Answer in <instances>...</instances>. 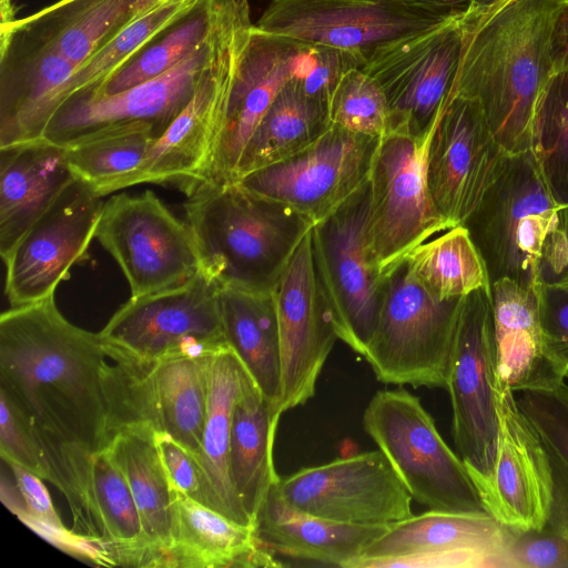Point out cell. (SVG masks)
Instances as JSON below:
<instances>
[{
    "label": "cell",
    "mask_w": 568,
    "mask_h": 568,
    "mask_svg": "<svg viewBox=\"0 0 568 568\" xmlns=\"http://www.w3.org/2000/svg\"><path fill=\"white\" fill-rule=\"evenodd\" d=\"M215 7L216 0H197L187 14L130 59L103 84L74 98L115 94L166 72L192 54L206 38Z\"/></svg>",
    "instance_id": "cell-38"
},
{
    "label": "cell",
    "mask_w": 568,
    "mask_h": 568,
    "mask_svg": "<svg viewBox=\"0 0 568 568\" xmlns=\"http://www.w3.org/2000/svg\"><path fill=\"white\" fill-rule=\"evenodd\" d=\"M331 124L328 103L308 95L294 74L248 140L237 166L236 182L307 148Z\"/></svg>",
    "instance_id": "cell-35"
},
{
    "label": "cell",
    "mask_w": 568,
    "mask_h": 568,
    "mask_svg": "<svg viewBox=\"0 0 568 568\" xmlns=\"http://www.w3.org/2000/svg\"><path fill=\"white\" fill-rule=\"evenodd\" d=\"M535 284L568 288V206L558 207L546 235Z\"/></svg>",
    "instance_id": "cell-48"
},
{
    "label": "cell",
    "mask_w": 568,
    "mask_h": 568,
    "mask_svg": "<svg viewBox=\"0 0 568 568\" xmlns=\"http://www.w3.org/2000/svg\"><path fill=\"white\" fill-rule=\"evenodd\" d=\"M101 197L74 179L26 232L3 260L11 307L53 296L70 270L89 258L104 205Z\"/></svg>",
    "instance_id": "cell-19"
},
{
    "label": "cell",
    "mask_w": 568,
    "mask_h": 568,
    "mask_svg": "<svg viewBox=\"0 0 568 568\" xmlns=\"http://www.w3.org/2000/svg\"><path fill=\"white\" fill-rule=\"evenodd\" d=\"M329 120L348 131L383 138L389 130V109L378 82L362 68L343 74L328 104Z\"/></svg>",
    "instance_id": "cell-41"
},
{
    "label": "cell",
    "mask_w": 568,
    "mask_h": 568,
    "mask_svg": "<svg viewBox=\"0 0 568 568\" xmlns=\"http://www.w3.org/2000/svg\"><path fill=\"white\" fill-rule=\"evenodd\" d=\"M201 271L221 287L273 290L313 222L239 182L201 184L186 196Z\"/></svg>",
    "instance_id": "cell-3"
},
{
    "label": "cell",
    "mask_w": 568,
    "mask_h": 568,
    "mask_svg": "<svg viewBox=\"0 0 568 568\" xmlns=\"http://www.w3.org/2000/svg\"><path fill=\"white\" fill-rule=\"evenodd\" d=\"M276 484L254 519L258 540L276 557L348 568L389 526L348 525L298 511L282 500Z\"/></svg>",
    "instance_id": "cell-28"
},
{
    "label": "cell",
    "mask_w": 568,
    "mask_h": 568,
    "mask_svg": "<svg viewBox=\"0 0 568 568\" xmlns=\"http://www.w3.org/2000/svg\"><path fill=\"white\" fill-rule=\"evenodd\" d=\"M474 0H272L255 26L308 45L361 53L434 28Z\"/></svg>",
    "instance_id": "cell-8"
},
{
    "label": "cell",
    "mask_w": 568,
    "mask_h": 568,
    "mask_svg": "<svg viewBox=\"0 0 568 568\" xmlns=\"http://www.w3.org/2000/svg\"><path fill=\"white\" fill-rule=\"evenodd\" d=\"M214 18L206 38L186 59L161 75L122 92L70 99L52 116L43 139L68 146L100 130L139 121L150 123L159 138L195 92L210 55Z\"/></svg>",
    "instance_id": "cell-23"
},
{
    "label": "cell",
    "mask_w": 568,
    "mask_h": 568,
    "mask_svg": "<svg viewBox=\"0 0 568 568\" xmlns=\"http://www.w3.org/2000/svg\"><path fill=\"white\" fill-rule=\"evenodd\" d=\"M507 568H568V540L549 529L518 530L506 551Z\"/></svg>",
    "instance_id": "cell-44"
},
{
    "label": "cell",
    "mask_w": 568,
    "mask_h": 568,
    "mask_svg": "<svg viewBox=\"0 0 568 568\" xmlns=\"http://www.w3.org/2000/svg\"><path fill=\"white\" fill-rule=\"evenodd\" d=\"M463 13L366 54L362 69L385 93L388 133L420 136L437 124L458 67Z\"/></svg>",
    "instance_id": "cell-15"
},
{
    "label": "cell",
    "mask_w": 568,
    "mask_h": 568,
    "mask_svg": "<svg viewBox=\"0 0 568 568\" xmlns=\"http://www.w3.org/2000/svg\"><path fill=\"white\" fill-rule=\"evenodd\" d=\"M490 294L499 383L514 393L559 387L566 366L547 341L534 286L501 278Z\"/></svg>",
    "instance_id": "cell-26"
},
{
    "label": "cell",
    "mask_w": 568,
    "mask_h": 568,
    "mask_svg": "<svg viewBox=\"0 0 568 568\" xmlns=\"http://www.w3.org/2000/svg\"><path fill=\"white\" fill-rule=\"evenodd\" d=\"M155 442L171 487L207 506L204 481L194 454L163 432H155Z\"/></svg>",
    "instance_id": "cell-47"
},
{
    "label": "cell",
    "mask_w": 568,
    "mask_h": 568,
    "mask_svg": "<svg viewBox=\"0 0 568 568\" xmlns=\"http://www.w3.org/2000/svg\"><path fill=\"white\" fill-rule=\"evenodd\" d=\"M74 179L65 148L43 138L0 149L2 260Z\"/></svg>",
    "instance_id": "cell-27"
},
{
    "label": "cell",
    "mask_w": 568,
    "mask_h": 568,
    "mask_svg": "<svg viewBox=\"0 0 568 568\" xmlns=\"http://www.w3.org/2000/svg\"><path fill=\"white\" fill-rule=\"evenodd\" d=\"M170 556L172 568L280 567L257 538L239 524L173 489Z\"/></svg>",
    "instance_id": "cell-30"
},
{
    "label": "cell",
    "mask_w": 568,
    "mask_h": 568,
    "mask_svg": "<svg viewBox=\"0 0 568 568\" xmlns=\"http://www.w3.org/2000/svg\"><path fill=\"white\" fill-rule=\"evenodd\" d=\"M516 400L538 432L550 463L568 477V385L548 392L515 393Z\"/></svg>",
    "instance_id": "cell-42"
},
{
    "label": "cell",
    "mask_w": 568,
    "mask_h": 568,
    "mask_svg": "<svg viewBox=\"0 0 568 568\" xmlns=\"http://www.w3.org/2000/svg\"><path fill=\"white\" fill-rule=\"evenodd\" d=\"M363 427L414 500L432 510L486 511L464 460L417 396L402 387L378 390Z\"/></svg>",
    "instance_id": "cell-6"
},
{
    "label": "cell",
    "mask_w": 568,
    "mask_h": 568,
    "mask_svg": "<svg viewBox=\"0 0 568 568\" xmlns=\"http://www.w3.org/2000/svg\"><path fill=\"white\" fill-rule=\"evenodd\" d=\"M210 356V355H209ZM209 356L155 361L112 358L104 367L109 437L130 424H146L197 453L206 416Z\"/></svg>",
    "instance_id": "cell-11"
},
{
    "label": "cell",
    "mask_w": 568,
    "mask_h": 568,
    "mask_svg": "<svg viewBox=\"0 0 568 568\" xmlns=\"http://www.w3.org/2000/svg\"><path fill=\"white\" fill-rule=\"evenodd\" d=\"M95 237L119 264L131 297L173 287L201 270L187 224L152 191L104 202Z\"/></svg>",
    "instance_id": "cell-13"
},
{
    "label": "cell",
    "mask_w": 568,
    "mask_h": 568,
    "mask_svg": "<svg viewBox=\"0 0 568 568\" xmlns=\"http://www.w3.org/2000/svg\"><path fill=\"white\" fill-rule=\"evenodd\" d=\"M463 298L433 295L405 260L388 272L364 355L375 377L389 385L446 388Z\"/></svg>",
    "instance_id": "cell-5"
},
{
    "label": "cell",
    "mask_w": 568,
    "mask_h": 568,
    "mask_svg": "<svg viewBox=\"0 0 568 568\" xmlns=\"http://www.w3.org/2000/svg\"><path fill=\"white\" fill-rule=\"evenodd\" d=\"M292 508L348 525H392L413 515V497L386 456L371 450L280 477Z\"/></svg>",
    "instance_id": "cell-18"
},
{
    "label": "cell",
    "mask_w": 568,
    "mask_h": 568,
    "mask_svg": "<svg viewBox=\"0 0 568 568\" xmlns=\"http://www.w3.org/2000/svg\"><path fill=\"white\" fill-rule=\"evenodd\" d=\"M552 73L568 71V0H559L551 33Z\"/></svg>",
    "instance_id": "cell-51"
},
{
    "label": "cell",
    "mask_w": 568,
    "mask_h": 568,
    "mask_svg": "<svg viewBox=\"0 0 568 568\" xmlns=\"http://www.w3.org/2000/svg\"><path fill=\"white\" fill-rule=\"evenodd\" d=\"M159 1L162 3H165V2H172V1H192V0H159Z\"/></svg>",
    "instance_id": "cell-52"
},
{
    "label": "cell",
    "mask_w": 568,
    "mask_h": 568,
    "mask_svg": "<svg viewBox=\"0 0 568 568\" xmlns=\"http://www.w3.org/2000/svg\"><path fill=\"white\" fill-rule=\"evenodd\" d=\"M307 44L252 28L231 90L210 182H236L237 166L256 126L284 84L295 74Z\"/></svg>",
    "instance_id": "cell-25"
},
{
    "label": "cell",
    "mask_w": 568,
    "mask_h": 568,
    "mask_svg": "<svg viewBox=\"0 0 568 568\" xmlns=\"http://www.w3.org/2000/svg\"><path fill=\"white\" fill-rule=\"evenodd\" d=\"M368 202L367 182L311 230L315 271L337 337L362 356L377 326L384 295V277L365 236Z\"/></svg>",
    "instance_id": "cell-12"
},
{
    "label": "cell",
    "mask_w": 568,
    "mask_h": 568,
    "mask_svg": "<svg viewBox=\"0 0 568 568\" xmlns=\"http://www.w3.org/2000/svg\"><path fill=\"white\" fill-rule=\"evenodd\" d=\"M436 125L420 136L388 133L376 150L365 236L383 277L417 245L454 227L437 211L426 182V153Z\"/></svg>",
    "instance_id": "cell-10"
},
{
    "label": "cell",
    "mask_w": 568,
    "mask_h": 568,
    "mask_svg": "<svg viewBox=\"0 0 568 568\" xmlns=\"http://www.w3.org/2000/svg\"><path fill=\"white\" fill-rule=\"evenodd\" d=\"M364 55L326 45H308L298 59L295 75L305 92L329 104V99L345 72L362 68Z\"/></svg>",
    "instance_id": "cell-43"
},
{
    "label": "cell",
    "mask_w": 568,
    "mask_h": 568,
    "mask_svg": "<svg viewBox=\"0 0 568 568\" xmlns=\"http://www.w3.org/2000/svg\"><path fill=\"white\" fill-rule=\"evenodd\" d=\"M75 68L17 20L0 27V149L43 138Z\"/></svg>",
    "instance_id": "cell-24"
},
{
    "label": "cell",
    "mask_w": 568,
    "mask_h": 568,
    "mask_svg": "<svg viewBox=\"0 0 568 568\" xmlns=\"http://www.w3.org/2000/svg\"><path fill=\"white\" fill-rule=\"evenodd\" d=\"M156 139L148 122L110 126L64 146L73 176L104 196L128 187Z\"/></svg>",
    "instance_id": "cell-36"
},
{
    "label": "cell",
    "mask_w": 568,
    "mask_h": 568,
    "mask_svg": "<svg viewBox=\"0 0 568 568\" xmlns=\"http://www.w3.org/2000/svg\"><path fill=\"white\" fill-rule=\"evenodd\" d=\"M220 311L229 346L277 410L281 352L273 290L221 287Z\"/></svg>",
    "instance_id": "cell-33"
},
{
    "label": "cell",
    "mask_w": 568,
    "mask_h": 568,
    "mask_svg": "<svg viewBox=\"0 0 568 568\" xmlns=\"http://www.w3.org/2000/svg\"><path fill=\"white\" fill-rule=\"evenodd\" d=\"M506 152L479 104L448 95L426 153V182L437 211L463 225L491 184Z\"/></svg>",
    "instance_id": "cell-22"
},
{
    "label": "cell",
    "mask_w": 568,
    "mask_h": 568,
    "mask_svg": "<svg viewBox=\"0 0 568 568\" xmlns=\"http://www.w3.org/2000/svg\"><path fill=\"white\" fill-rule=\"evenodd\" d=\"M405 261L416 280L440 300L490 292L485 263L464 225L417 245Z\"/></svg>",
    "instance_id": "cell-37"
},
{
    "label": "cell",
    "mask_w": 568,
    "mask_h": 568,
    "mask_svg": "<svg viewBox=\"0 0 568 568\" xmlns=\"http://www.w3.org/2000/svg\"><path fill=\"white\" fill-rule=\"evenodd\" d=\"M557 210L530 150L506 153L463 224L485 263L490 285L501 278L535 285L542 244Z\"/></svg>",
    "instance_id": "cell-7"
},
{
    "label": "cell",
    "mask_w": 568,
    "mask_h": 568,
    "mask_svg": "<svg viewBox=\"0 0 568 568\" xmlns=\"http://www.w3.org/2000/svg\"><path fill=\"white\" fill-rule=\"evenodd\" d=\"M281 352V396L277 410L305 404L338 339L332 313L317 277L311 231L300 243L274 288Z\"/></svg>",
    "instance_id": "cell-20"
},
{
    "label": "cell",
    "mask_w": 568,
    "mask_h": 568,
    "mask_svg": "<svg viewBox=\"0 0 568 568\" xmlns=\"http://www.w3.org/2000/svg\"><path fill=\"white\" fill-rule=\"evenodd\" d=\"M542 328L550 347L566 366L568 379V288L534 285Z\"/></svg>",
    "instance_id": "cell-49"
},
{
    "label": "cell",
    "mask_w": 568,
    "mask_h": 568,
    "mask_svg": "<svg viewBox=\"0 0 568 568\" xmlns=\"http://www.w3.org/2000/svg\"><path fill=\"white\" fill-rule=\"evenodd\" d=\"M559 0H476L460 17V54L448 95L475 100L508 154L530 150L539 98L552 75Z\"/></svg>",
    "instance_id": "cell-2"
},
{
    "label": "cell",
    "mask_w": 568,
    "mask_h": 568,
    "mask_svg": "<svg viewBox=\"0 0 568 568\" xmlns=\"http://www.w3.org/2000/svg\"><path fill=\"white\" fill-rule=\"evenodd\" d=\"M4 462L11 468L21 498L22 508L17 515L27 523L40 526L54 538L60 537L62 541L75 537L65 529L59 518L50 495L42 483L43 479L14 462Z\"/></svg>",
    "instance_id": "cell-45"
},
{
    "label": "cell",
    "mask_w": 568,
    "mask_h": 568,
    "mask_svg": "<svg viewBox=\"0 0 568 568\" xmlns=\"http://www.w3.org/2000/svg\"><path fill=\"white\" fill-rule=\"evenodd\" d=\"M99 334L70 323L54 295L0 316V395L27 425L52 483L65 497L72 532L98 539L103 526L93 495L94 455L109 445Z\"/></svg>",
    "instance_id": "cell-1"
},
{
    "label": "cell",
    "mask_w": 568,
    "mask_h": 568,
    "mask_svg": "<svg viewBox=\"0 0 568 568\" xmlns=\"http://www.w3.org/2000/svg\"><path fill=\"white\" fill-rule=\"evenodd\" d=\"M491 294L477 290L463 298L447 377L457 454L469 474H486L498 437V392Z\"/></svg>",
    "instance_id": "cell-14"
},
{
    "label": "cell",
    "mask_w": 568,
    "mask_h": 568,
    "mask_svg": "<svg viewBox=\"0 0 568 568\" xmlns=\"http://www.w3.org/2000/svg\"><path fill=\"white\" fill-rule=\"evenodd\" d=\"M498 423L490 469L469 475L485 510L500 524L518 530L542 529L552 499V467L538 432L507 385L498 392Z\"/></svg>",
    "instance_id": "cell-21"
},
{
    "label": "cell",
    "mask_w": 568,
    "mask_h": 568,
    "mask_svg": "<svg viewBox=\"0 0 568 568\" xmlns=\"http://www.w3.org/2000/svg\"><path fill=\"white\" fill-rule=\"evenodd\" d=\"M554 488L546 526L568 540V477L551 464Z\"/></svg>",
    "instance_id": "cell-50"
},
{
    "label": "cell",
    "mask_w": 568,
    "mask_h": 568,
    "mask_svg": "<svg viewBox=\"0 0 568 568\" xmlns=\"http://www.w3.org/2000/svg\"><path fill=\"white\" fill-rule=\"evenodd\" d=\"M254 383L230 346L207 358V405L202 440L194 455L200 466L207 506L242 524L254 526L243 509L230 474L233 412Z\"/></svg>",
    "instance_id": "cell-29"
},
{
    "label": "cell",
    "mask_w": 568,
    "mask_h": 568,
    "mask_svg": "<svg viewBox=\"0 0 568 568\" xmlns=\"http://www.w3.org/2000/svg\"><path fill=\"white\" fill-rule=\"evenodd\" d=\"M381 139L331 124L307 148L237 182L291 205L315 225L368 182Z\"/></svg>",
    "instance_id": "cell-16"
},
{
    "label": "cell",
    "mask_w": 568,
    "mask_h": 568,
    "mask_svg": "<svg viewBox=\"0 0 568 568\" xmlns=\"http://www.w3.org/2000/svg\"><path fill=\"white\" fill-rule=\"evenodd\" d=\"M159 0H59L17 19L79 67L106 47Z\"/></svg>",
    "instance_id": "cell-32"
},
{
    "label": "cell",
    "mask_w": 568,
    "mask_h": 568,
    "mask_svg": "<svg viewBox=\"0 0 568 568\" xmlns=\"http://www.w3.org/2000/svg\"><path fill=\"white\" fill-rule=\"evenodd\" d=\"M511 536L487 511L429 509L389 525L348 568H507Z\"/></svg>",
    "instance_id": "cell-17"
},
{
    "label": "cell",
    "mask_w": 568,
    "mask_h": 568,
    "mask_svg": "<svg viewBox=\"0 0 568 568\" xmlns=\"http://www.w3.org/2000/svg\"><path fill=\"white\" fill-rule=\"evenodd\" d=\"M0 454L3 460L14 462L43 480L50 481L49 469L27 425L1 395Z\"/></svg>",
    "instance_id": "cell-46"
},
{
    "label": "cell",
    "mask_w": 568,
    "mask_h": 568,
    "mask_svg": "<svg viewBox=\"0 0 568 568\" xmlns=\"http://www.w3.org/2000/svg\"><path fill=\"white\" fill-rule=\"evenodd\" d=\"M253 26L247 0H217L211 51L195 92L153 141L128 187L171 185L189 196L210 182L231 90Z\"/></svg>",
    "instance_id": "cell-4"
},
{
    "label": "cell",
    "mask_w": 568,
    "mask_h": 568,
    "mask_svg": "<svg viewBox=\"0 0 568 568\" xmlns=\"http://www.w3.org/2000/svg\"><path fill=\"white\" fill-rule=\"evenodd\" d=\"M196 2L161 3L135 20L101 51L75 68L57 98L55 113L70 99L103 84L130 59L187 14Z\"/></svg>",
    "instance_id": "cell-39"
},
{
    "label": "cell",
    "mask_w": 568,
    "mask_h": 568,
    "mask_svg": "<svg viewBox=\"0 0 568 568\" xmlns=\"http://www.w3.org/2000/svg\"><path fill=\"white\" fill-rule=\"evenodd\" d=\"M530 152L556 205L568 206V71L552 73L539 98Z\"/></svg>",
    "instance_id": "cell-40"
},
{
    "label": "cell",
    "mask_w": 568,
    "mask_h": 568,
    "mask_svg": "<svg viewBox=\"0 0 568 568\" xmlns=\"http://www.w3.org/2000/svg\"><path fill=\"white\" fill-rule=\"evenodd\" d=\"M123 473L135 500L145 539L146 567L172 568L170 545L173 488L146 424H130L110 434L105 448Z\"/></svg>",
    "instance_id": "cell-31"
},
{
    "label": "cell",
    "mask_w": 568,
    "mask_h": 568,
    "mask_svg": "<svg viewBox=\"0 0 568 568\" xmlns=\"http://www.w3.org/2000/svg\"><path fill=\"white\" fill-rule=\"evenodd\" d=\"M220 290L200 270L173 287L130 297L98 333L106 356L135 361L201 357L227 347Z\"/></svg>",
    "instance_id": "cell-9"
},
{
    "label": "cell",
    "mask_w": 568,
    "mask_h": 568,
    "mask_svg": "<svg viewBox=\"0 0 568 568\" xmlns=\"http://www.w3.org/2000/svg\"><path fill=\"white\" fill-rule=\"evenodd\" d=\"M281 414L252 383L235 404L230 442V474L239 500L252 520L280 480L273 447Z\"/></svg>",
    "instance_id": "cell-34"
}]
</instances>
